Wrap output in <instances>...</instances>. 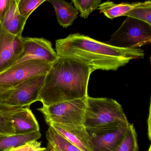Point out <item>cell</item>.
<instances>
[{
	"label": "cell",
	"instance_id": "3957f363",
	"mask_svg": "<svg viewBox=\"0 0 151 151\" xmlns=\"http://www.w3.org/2000/svg\"><path fill=\"white\" fill-rule=\"evenodd\" d=\"M128 122L121 106L116 100L88 96L84 126L95 128Z\"/></svg>",
	"mask_w": 151,
	"mask_h": 151
},
{
	"label": "cell",
	"instance_id": "9a60e30c",
	"mask_svg": "<svg viewBox=\"0 0 151 151\" xmlns=\"http://www.w3.org/2000/svg\"><path fill=\"white\" fill-rule=\"evenodd\" d=\"M142 2L115 4L113 2L108 1L100 4L98 9L106 17L112 19L118 17L126 16L128 12L135 7L139 6Z\"/></svg>",
	"mask_w": 151,
	"mask_h": 151
},
{
	"label": "cell",
	"instance_id": "6da1fadb",
	"mask_svg": "<svg viewBox=\"0 0 151 151\" xmlns=\"http://www.w3.org/2000/svg\"><path fill=\"white\" fill-rule=\"evenodd\" d=\"M56 50L59 57L78 61L90 68L92 72L96 70L116 71L131 60L144 56L140 48L118 47L79 33L57 40Z\"/></svg>",
	"mask_w": 151,
	"mask_h": 151
},
{
	"label": "cell",
	"instance_id": "8992f818",
	"mask_svg": "<svg viewBox=\"0 0 151 151\" xmlns=\"http://www.w3.org/2000/svg\"><path fill=\"white\" fill-rule=\"evenodd\" d=\"M46 75L33 77L12 88L0 87V104L12 107H29L38 101Z\"/></svg>",
	"mask_w": 151,
	"mask_h": 151
},
{
	"label": "cell",
	"instance_id": "8fae6325",
	"mask_svg": "<svg viewBox=\"0 0 151 151\" xmlns=\"http://www.w3.org/2000/svg\"><path fill=\"white\" fill-rule=\"evenodd\" d=\"M56 131L82 151H93L90 145L89 135L84 126L51 123Z\"/></svg>",
	"mask_w": 151,
	"mask_h": 151
},
{
	"label": "cell",
	"instance_id": "4fadbf2b",
	"mask_svg": "<svg viewBox=\"0 0 151 151\" xmlns=\"http://www.w3.org/2000/svg\"><path fill=\"white\" fill-rule=\"evenodd\" d=\"M27 19L20 13L18 9L17 0H15L0 23L9 32L14 35L22 36Z\"/></svg>",
	"mask_w": 151,
	"mask_h": 151
},
{
	"label": "cell",
	"instance_id": "44dd1931",
	"mask_svg": "<svg viewBox=\"0 0 151 151\" xmlns=\"http://www.w3.org/2000/svg\"><path fill=\"white\" fill-rule=\"evenodd\" d=\"M74 7L79 12L80 16L87 18L90 14L97 9L101 3V0H72Z\"/></svg>",
	"mask_w": 151,
	"mask_h": 151
},
{
	"label": "cell",
	"instance_id": "83f0119b",
	"mask_svg": "<svg viewBox=\"0 0 151 151\" xmlns=\"http://www.w3.org/2000/svg\"><path fill=\"white\" fill-rule=\"evenodd\" d=\"M46 151H47V150H46Z\"/></svg>",
	"mask_w": 151,
	"mask_h": 151
},
{
	"label": "cell",
	"instance_id": "7a4b0ae2",
	"mask_svg": "<svg viewBox=\"0 0 151 151\" xmlns=\"http://www.w3.org/2000/svg\"><path fill=\"white\" fill-rule=\"evenodd\" d=\"M92 72L74 59L59 57L47 73L38 101L43 106L86 98Z\"/></svg>",
	"mask_w": 151,
	"mask_h": 151
},
{
	"label": "cell",
	"instance_id": "603a6c76",
	"mask_svg": "<svg viewBox=\"0 0 151 151\" xmlns=\"http://www.w3.org/2000/svg\"><path fill=\"white\" fill-rule=\"evenodd\" d=\"M46 148L42 147L41 142L37 140L28 141L23 144L4 151H46Z\"/></svg>",
	"mask_w": 151,
	"mask_h": 151
},
{
	"label": "cell",
	"instance_id": "ac0fdd59",
	"mask_svg": "<svg viewBox=\"0 0 151 151\" xmlns=\"http://www.w3.org/2000/svg\"><path fill=\"white\" fill-rule=\"evenodd\" d=\"M46 138L48 142L55 145L62 151H82L59 134L51 126H49L46 132Z\"/></svg>",
	"mask_w": 151,
	"mask_h": 151
},
{
	"label": "cell",
	"instance_id": "e0dca14e",
	"mask_svg": "<svg viewBox=\"0 0 151 151\" xmlns=\"http://www.w3.org/2000/svg\"><path fill=\"white\" fill-rule=\"evenodd\" d=\"M21 107H9L0 111V137L16 134L12 121V116Z\"/></svg>",
	"mask_w": 151,
	"mask_h": 151
},
{
	"label": "cell",
	"instance_id": "484cf974",
	"mask_svg": "<svg viewBox=\"0 0 151 151\" xmlns=\"http://www.w3.org/2000/svg\"><path fill=\"white\" fill-rule=\"evenodd\" d=\"M150 115H149V119L148 120V134L149 136V139L151 140V114L150 109Z\"/></svg>",
	"mask_w": 151,
	"mask_h": 151
},
{
	"label": "cell",
	"instance_id": "30bf717a",
	"mask_svg": "<svg viewBox=\"0 0 151 151\" xmlns=\"http://www.w3.org/2000/svg\"><path fill=\"white\" fill-rule=\"evenodd\" d=\"M22 36L9 32L0 23V73L11 67L23 50Z\"/></svg>",
	"mask_w": 151,
	"mask_h": 151
},
{
	"label": "cell",
	"instance_id": "ba28073f",
	"mask_svg": "<svg viewBox=\"0 0 151 151\" xmlns=\"http://www.w3.org/2000/svg\"><path fill=\"white\" fill-rule=\"evenodd\" d=\"M130 123L122 122L110 126L86 128L93 151H115L122 142Z\"/></svg>",
	"mask_w": 151,
	"mask_h": 151
},
{
	"label": "cell",
	"instance_id": "4316f807",
	"mask_svg": "<svg viewBox=\"0 0 151 151\" xmlns=\"http://www.w3.org/2000/svg\"><path fill=\"white\" fill-rule=\"evenodd\" d=\"M148 151H151V145H150V148H149V150Z\"/></svg>",
	"mask_w": 151,
	"mask_h": 151
},
{
	"label": "cell",
	"instance_id": "9c48e42d",
	"mask_svg": "<svg viewBox=\"0 0 151 151\" xmlns=\"http://www.w3.org/2000/svg\"><path fill=\"white\" fill-rule=\"evenodd\" d=\"M21 39L23 50L13 65L31 60H42L52 63L58 58L56 52L53 49L49 41L43 38L22 37Z\"/></svg>",
	"mask_w": 151,
	"mask_h": 151
},
{
	"label": "cell",
	"instance_id": "52a82bcc",
	"mask_svg": "<svg viewBox=\"0 0 151 151\" xmlns=\"http://www.w3.org/2000/svg\"><path fill=\"white\" fill-rule=\"evenodd\" d=\"M51 64L31 60L15 65L0 73V87L12 88L33 77L47 74Z\"/></svg>",
	"mask_w": 151,
	"mask_h": 151
},
{
	"label": "cell",
	"instance_id": "7402d4cb",
	"mask_svg": "<svg viewBox=\"0 0 151 151\" xmlns=\"http://www.w3.org/2000/svg\"><path fill=\"white\" fill-rule=\"evenodd\" d=\"M47 0H17V6L20 13L28 19L32 12L41 4Z\"/></svg>",
	"mask_w": 151,
	"mask_h": 151
},
{
	"label": "cell",
	"instance_id": "cb8c5ba5",
	"mask_svg": "<svg viewBox=\"0 0 151 151\" xmlns=\"http://www.w3.org/2000/svg\"><path fill=\"white\" fill-rule=\"evenodd\" d=\"M15 0H0V21Z\"/></svg>",
	"mask_w": 151,
	"mask_h": 151
},
{
	"label": "cell",
	"instance_id": "7c38bea8",
	"mask_svg": "<svg viewBox=\"0 0 151 151\" xmlns=\"http://www.w3.org/2000/svg\"><path fill=\"white\" fill-rule=\"evenodd\" d=\"M12 121L16 134L40 131L38 122L28 107L20 108L12 116Z\"/></svg>",
	"mask_w": 151,
	"mask_h": 151
},
{
	"label": "cell",
	"instance_id": "d6986e66",
	"mask_svg": "<svg viewBox=\"0 0 151 151\" xmlns=\"http://www.w3.org/2000/svg\"><path fill=\"white\" fill-rule=\"evenodd\" d=\"M115 151H139L137 134L133 124L130 123L123 140Z\"/></svg>",
	"mask_w": 151,
	"mask_h": 151
},
{
	"label": "cell",
	"instance_id": "ffe728a7",
	"mask_svg": "<svg viewBox=\"0 0 151 151\" xmlns=\"http://www.w3.org/2000/svg\"><path fill=\"white\" fill-rule=\"evenodd\" d=\"M143 21L151 25V1L142 2L139 6L128 12L126 16Z\"/></svg>",
	"mask_w": 151,
	"mask_h": 151
},
{
	"label": "cell",
	"instance_id": "2e32d148",
	"mask_svg": "<svg viewBox=\"0 0 151 151\" xmlns=\"http://www.w3.org/2000/svg\"><path fill=\"white\" fill-rule=\"evenodd\" d=\"M41 137L40 131L10 136L0 137V151H4L17 147L28 141L39 140Z\"/></svg>",
	"mask_w": 151,
	"mask_h": 151
},
{
	"label": "cell",
	"instance_id": "5bb4252c",
	"mask_svg": "<svg viewBox=\"0 0 151 151\" xmlns=\"http://www.w3.org/2000/svg\"><path fill=\"white\" fill-rule=\"evenodd\" d=\"M55 9L59 24L64 28L72 24L79 12L72 4L65 0H47Z\"/></svg>",
	"mask_w": 151,
	"mask_h": 151
},
{
	"label": "cell",
	"instance_id": "d4e9b609",
	"mask_svg": "<svg viewBox=\"0 0 151 151\" xmlns=\"http://www.w3.org/2000/svg\"><path fill=\"white\" fill-rule=\"evenodd\" d=\"M46 150L48 151H63L55 145L51 144L48 142Z\"/></svg>",
	"mask_w": 151,
	"mask_h": 151
},
{
	"label": "cell",
	"instance_id": "5b68a950",
	"mask_svg": "<svg viewBox=\"0 0 151 151\" xmlns=\"http://www.w3.org/2000/svg\"><path fill=\"white\" fill-rule=\"evenodd\" d=\"M127 17L107 43L118 47L131 49L138 48L150 43L151 25Z\"/></svg>",
	"mask_w": 151,
	"mask_h": 151
},
{
	"label": "cell",
	"instance_id": "277c9868",
	"mask_svg": "<svg viewBox=\"0 0 151 151\" xmlns=\"http://www.w3.org/2000/svg\"><path fill=\"white\" fill-rule=\"evenodd\" d=\"M87 97L63 101L47 106H43L37 110L43 114L48 125L57 123L84 126Z\"/></svg>",
	"mask_w": 151,
	"mask_h": 151
}]
</instances>
